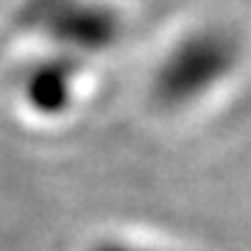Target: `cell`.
<instances>
[{"mask_svg":"<svg viewBox=\"0 0 251 251\" xmlns=\"http://www.w3.org/2000/svg\"><path fill=\"white\" fill-rule=\"evenodd\" d=\"M81 62L73 56L53 53L36 62L23 78L25 106L39 117H59L73 106L78 90Z\"/></svg>","mask_w":251,"mask_h":251,"instance_id":"3957f363","label":"cell"},{"mask_svg":"<svg viewBox=\"0 0 251 251\" xmlns=\"http://www.w3.org/2000/svg\"><path fill=\"white\" fill-rule=\"evenodd\" d=\"M87 251H168V249L140 240H126V237H103V240H95Z\"/></svg>","mask_w":251,"mask_h":251,"instance_id":"277c9868","label":"cell"},{"mask_svg":"<svg viewBox=\"0 0 251 251\" xmlns=\"http://www.w3.org/2000/svg\"><path fill=\"white\" fill-rule=\"evenodd\" d=\"M240 56V36L232 28L198 25L165 50L153 67L148 92L165 112H184L224 87L237 70Z\"/></svg>","mask_w":251,"mask_h":251,"instance_id":"6da1fadb","label":"cell"},{"mask_svg":"<svg viewBox=\"0 0 251 251\" xmlns=\"http://www.w3.org/2000/svg\"><path fill=\"white\" fill-rule=\"evenodd\" d=\"M20 25L78 62L112 50L123 36V17L106 0H25Z\"/></svg>","mask_w":251,"mask_h":251,"instance_id":"7a4b0ae2","label":"cell"}]
</instances>
